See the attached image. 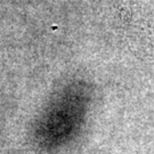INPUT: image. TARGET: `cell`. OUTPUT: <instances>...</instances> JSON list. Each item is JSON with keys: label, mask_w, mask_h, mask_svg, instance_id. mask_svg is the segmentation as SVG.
<instances>
[{"label": "cell", "mask_w": 154, "mask_h": 154, "mask_svg": "<svg viewBox=\"0 0 154 154\" xmlns=\"http://www.w3.org/2000/svg\"><path fill=\"white\" fill-rule=\"evenodd\" d=\"M113 6L119 11L120 16L125 21H129L131 17V0H111Z\"/></svg>", "instance_id": "obj_1"}]
</instances>
